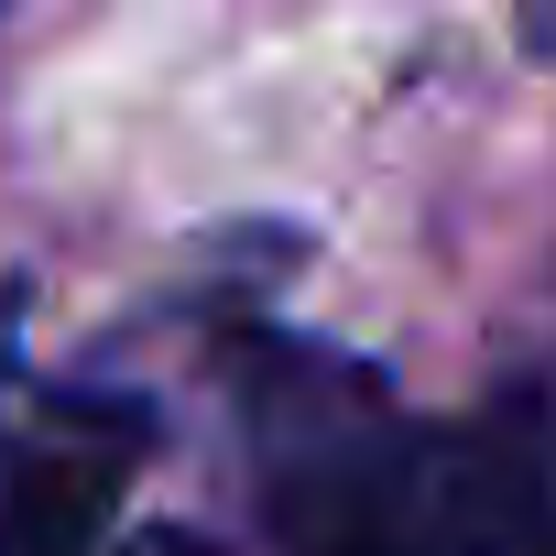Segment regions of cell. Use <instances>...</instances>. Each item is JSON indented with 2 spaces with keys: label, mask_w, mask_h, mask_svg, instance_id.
<instances>
[{
  "label": "cell",
  "mask_w": 556,
  "mask_h": 556,
  "mask_svg": "<svg viewBox=\"0 0 556 556\" xmlns=\"http://www.w3.org/2000/svg\"><path fill=\"white\" fill-rule=\"evenodd\" d=\"M110 556H229L218 534H197V523H121V545Z\"/></svg>",
  "instance_id": "3"
},
{
  "label": "cell",
  "mask_w": 556,
  "mask_h": 556,
  "mask_svg": "<svg viewBox=\"0 0 556 556\" xmlns=\"http://www.w3.org/2000/svg\"><path fill=\"white\" fill-rule=\"evenodd\" d=\"M229 404L273 556H513L491 426H426L404 393L317 339H240Z\"/></svg>",
  "instance_id": "1"
},
{
  "label": "cell",
  "mask_w": 556,
  "mask_h": 556,
  "mask_svg": "<svg viewBox=\"0 0 556 556\" xmlns=\"http://www.w3.org/2000/svg\"><path fill=\"white\" fill-rule=\"evenodd\" d=\"M502 491H513V556H556V382H513L491 415Z\"/></svg>",
  "instance_id": "2"
}]
</instances>
